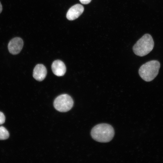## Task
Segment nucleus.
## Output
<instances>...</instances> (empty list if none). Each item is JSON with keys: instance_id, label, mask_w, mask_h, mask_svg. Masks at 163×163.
I'll return each mask as SVG.
<instances>
[{"instance_id": "f257e3e1", "label": "nucleus", "mask_w": 163, "mask_h": 163, "mask_svg": "<svg viewBox=\"0 0 163 163\" xmlns=\"http://www.w3.org/2000/svg\"><path fill=\"white\" fill-rule=\"evenodd\" d=\"M114 130L110 125L102 123L96 125L91 129V135L95 140L101 142H107L113 137Z\"/></svg>"}, {"instance_id": "f03ea898", "label": "nucleus", "mask_w": 163, "mask_h": 163, "mask_svg": "<svg viewBox=\"0 0 163 163\" xmlns=\"http://www.w3.org/2000/svg\"><path fill=\"white\" fill-rule=\"evenodd\" d=\"M154 43L152 36L149 34H144L133 46V51L136 55L143 56L151 52L154 47Z\"/></svg>"}, {"instance_id": "7ed1b4c3", "label": "nucleus", "mask_w": 163, "mask_h": 163, "mask_svg": "<svg viewBox=\"0 0 163 163\" xmlns=\"http://www.w3.org/2000/svg\"><path fill=\"white\" fill-rule=\"evenodd\" d=\"M160 67V63L158 61L151 60L141 66L139 70V73L144 80L147 82H150L158 75Z\"/></svg>"}, {"instance_id": "20e7f679", "label": "nucleus", "mask_w": 163, "mask_h": 163, "mask_svg": "<svg viewBox=\"0 0 163 163\" xmlns=\"http://www.w3.org/2000/svg\"><path fill=\"white\" fill-rule=\"evenodd\" d=\"M73 104V101L70 96L67 94H63L56 98L53 105L57 110L61 112H66L72 108Z\"/></svg>"}, {"instance_id": "39448f33", "label": "nucleus", "mask_w": 163, "mask_h": 163, "mask_svg": "<svg viewBox=\"0 0 163 163\" xmlns=\"http://www.w3.org/2000/svg\"><path fill=\"white\" fill-rule=\"evenodd\" d=\"M24 45L22 39L19 37H15L11 39L8 45L9 52L13 55L19 53L21 51Z\"/></svg>"}, {"instance_id": "423d86ee", "label": "nucleus", "mask_w": 163, "mask_h": 163, "mask_svg": "<svg viewBox=\"0 0 163 163\" xmlns=\"http://www.w3.org/2000/svg\"><path fill=\"white\" fill-rule=\"evenodd\" d=\"M84 11L83 6L81 4H76L71 7L68 10L66 15L69 20H74L78 18Z\"/></svg>"}, {"instance_id": "0eeeda50", "label": "nucleus", "mask_w": 163, "mask_h": 163, "mask_svg": "<svg viewBox=\"0 0 163 163\" xmlns=\"http://www.w3.org/2000/svg\"><path fill=\"white\" fill-rule=\"evenodd\" d=\"M51 68L53 73L58 76L63 75L66 71V67L64 63L59 60H56L53 62Z\"/></svg>"}, {"instance_id": "6e6552de", "label": "nucleus", "mask_w": 163, "mask_h": 163, "mask_svg": "<svg viewBox=\"0 0 163 163\" xmlns=\"http://www.w3.org/2000/svg\"><path fill=\"white\" fill-rule=\"evenodd\" d=\"M47 74V70L46 67L42 64H38L34 68L33 77L38 81H43L46 77Z\"/></svg>"}, {"instance_id": "1a4fd4ad", "label": "nucleus", "mask_w": 163, "mask_h": 163, "mask_svg": "<svg viewBox=\"0 0 163 163\" xmlns=\"http://www.w3.org/2000/svg\"><path fill=\"white\" fill-rule=\"evenodd\" d=\"M9 134L7 129L4 127H0V140H3L8 138Z\"/></svg>"}, {"instance_id": "9d476101", "label": "nucleus", "mask_w": 163, "mask_h": 163, "mask_svg": "<svg viewBox=\"0 0 163 163\" xmlns=\"http://www.w3.org/2000/svg\"><path fill=\"white\" fill-rule=\"evenodd\" d=\"M5 121V117L4 113L0 111V124L4 123Z\"/></svg>"}, {"instance_id": "9b49d317", "label": "nucleus", "mask_w": 163, "mask_h": 163, "mask_svg": "<svg viewBox=\"0 0 163 163\" xmlns=\"http://www.w3.org/2000/svg\"><path fill=\"white\" fill-rule=\"evenodd\" d=\"M80 2L83 4H88L91 1V0H79Z\"/></svg>"}, {"instance_id": "f8f14e48", "label": "nucleus", "mask_w": 163, "mask_h": 163, "mask_svg": "<svg viewBox=\"0 0 163 163\" xmlns=\"http://www.w3.org/2000/svg\"><path fill=\"white\" fill-rule=\"evenodd\" d=\"M2 5L1 4V3L0 2V14L2 12Z\"/></svg>"}]
</instances>
